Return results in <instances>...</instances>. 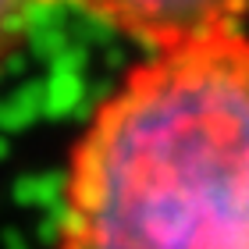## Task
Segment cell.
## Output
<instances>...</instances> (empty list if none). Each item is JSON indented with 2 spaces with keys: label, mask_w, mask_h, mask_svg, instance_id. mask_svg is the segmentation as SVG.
<instances>
[{
  "label": "cell",
  "mask_w": 249,
  "mask_h": 249,
  "mask_svg": "<svg viewBox=\"0 0 249 249\" xmlns=\"http://www.w3.org/2000/svg\"><path fill=\"white\" fill-rule=\"evenodd\" d=\"M61 249H249V36L157 47L93 110Z\"/></svg>",
  "instance_id": "6da1fadb"
},
{
  "label": "cell",
  "mask_w": 249,
  "mask_h": 249,
  "mask_svg": "<svg viewBox=\"0 0 249 249\" xmlns=\"http://www.w3.org/2000/svg\"><path fill=\"white\" fill-rule=\"evenodd\" d=\"M39 7V0H0V64L11 57V50L21 43L25 25L32 11Z\"/></svg>",
  "instance_id": "3957f363"
},
{
  "label": "cell",
  "mask_w": 249,
  "mask_h": 249,
  "mask_svg": "<svg viewBox=\"0 0 249 249\" xmlns=\"http://www.w3.org/2000/svg\"><path fill=\"white\" fill-rule=\"evenodd\" d=\"M57 4V0H39ZM146 47H171L207 32L239 29L249 18V0H61Z\"/></svg>",
  "instance_id": "7a4b0ae2"
}]
</instances>
